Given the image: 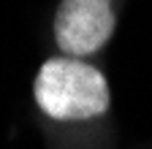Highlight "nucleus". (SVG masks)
I'll return each mask as SVG.
<instances>
[{"label":"nucleus","mask_w":152,"mask_h":149,"mask_svg":"<svg viewBox=\"0 0 152 149\" xmlns=\"http://www.w3.org/2000/svg\"><path fill=\"white\" fill-rule=\"evenodd\" d=\"M35 103L52 119H92L109 108V84L84 60L54 57L35 76Z\"/></svg>","instance_id":"1"},{"label":"nucleus","mask_w":152,"mask_h":149,"mask_svg":"<svg viewBox=\"0 0 152 149\" xmlns=\"http://www.w3.org/2000/svg\"><path fill=\"white\" fill-rule=\"evenodd\" d=\"M111 0H63L54 16V38L73 57L98 52L114 33Z\"/></svg>","instance_id":"2"}]
</instances>
